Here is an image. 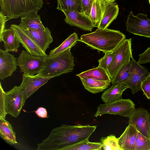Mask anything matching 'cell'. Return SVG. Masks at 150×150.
<instances>
[{"mask_svg": "<svg viewBox=\"0 0 150 150\" xmlns=\"http://www.w3.org/2000/svg\"><path fill=\"white\" fill-rule=\"evenodd\" d=\"M97 126L63 124L53 129L48 137L37 144V150H64L69 146L88 140Z\"/></svg>", "mask_w": 150, "mask_h": 150, "instance_id": "cell-1", "label": "cell"}, {"mask_svg": "<svg viewBox=\"0 0 150 150\" xmlns=\"http://www.w3.org/2000/svg\"><path fill=\"white\" fill-rule=\"evenodd\" d=\"M125 39V35L119 30L97 28L93 32L82 35L79 41L105 53L112 51Z\"/></svg>", "mask_w": 150, "mask_h": 150, "instance_id": "cell-2", "label": "cell"}, {"mask_svg": "<svg viewBox=\"0 0 150 150\" xmlns=\"http://www.w3.org/2000/svg\"><path fill=\"white\" fill-rule=\"evenodd\" d=\"M71 48L54 55L45 57L44 64L38 74L53 78L72 72L74 64Z\"/></svg>", "mask_w": 150, "mask_h": 150, "instance_id": "cell-3", "label": "cell"}, {"mask_svg": "<svg viewBox=\"0 0 150 150\" xmlns=\"http://www.w3.org/2000/svg\"><path fill=\"white\" fill-rule=\"evenodd\" d=\"M43 3L42 0H0V12L8 20L17 19L38 12Z\"/></svg>", "mask_w": 150, "mask_h": 150, "instance_id": "cell-4", "label": "cell"}, {"mask_svg": "<svg viewBox=\"0 0 150 150\" xmlns=\"http://www.w3.org/2000/svg\"><path fill=\"white\" fill-rule=\"evenodd\" d=\"M132 38L125 39L112 51V62L108 72L111 80L121 67L130 61L132 57Z\"/></svg>", "mask_w": 150, "mask_h": 150, "instance_id": "cell-5", "label": "cell"}, {"mask_svg": "<svg viewBox=\"0 0 150 150\" xmlns=\"http://www.w3.org/2000/svg\"><path fill=\"white\" fill-rule=\"evenodd\" d=\"M135 109V104L131 100L121 98L110 103L100 104L97 107L94 116L97 117L108 114L129 118Z\"/></svg>", "mask_w": 150, "mask_h": 150, "instance_id": "cell-6", "label": "cell"}, {"mask_svg": "<svg viewBox=\"0 0 150 150\" xmlns=\"http://www.w3.org/2000/svg\"><path fill=\"white\" fill-rule=\"evenodd\" d=\"M20 72L30 75L37 74L43 66L45 57L34 55L23 50L17 58Z\"/></svg>", "mask_w": 150, "mask_h": 150, "instance_id": "cell-7", "label": "cell"}, {"mask_svg": "<svg viewBox=\"0 0 150 150\" xmlns=\"http://www.w3.org/2000/svg\"><path fill=\"white\" fill-rule=\"evenodd\" d=\"M127 31L134 35L150 38V19L147 15L139 13L137 15L130 12L126 23Z\"/></svg>", "mask_w": 150, "mask_h": 150, "instance_id": "cell-8", "label": "cell"}, {"mask_svg": "<svg viewBox=\"0 0 150 150\" xmlns=\"http://www.w3.org/2000/svg\"><path fill=\"white\" fill-rule=\"evenodd\" d=\"M7 114L16 118L21 113L25 101L19 86H14L5 94Z\"/></svg>", "mask_w": 150, "mask_h": 150, "instance_id": "cell-9", "label": "cell"}, {"mask_svg": "<svg viewBox=\"0 0 150 150\" xmlns=\"http://www.w3.org/2000/svg\"><path fill=\"white\" fill-rule=\"evenodd\" d=\"M10 27L14 30L19 41L27 52L36 56L44 57L47 55L32 37L27 30L19 25L11 24Z\"/></svg>", "mask_w": 150, "mask_h": 150, "instance_id": "cell-10", "label": "cell"}, {"mask_svg": "<svg viewBox=\"0 0 150 150\" xmlns=\"http://www.w3.org/2000/svg\"><path fill=\"white\" fill-rule=\"evenodd\" d=\"M130 62L131 69L126 85L134 94L141 90L142 82L150 73L147 69L135 61L133 57Z\"/></svg>", "mask_w": 150, "mask_h": 150, "instance_id": "cell-11", "label": "cell"}, {"mask_svg": "<svg viewBox=\"0 0 150 150\" xmlns=\"http://www.w3.org/2000/svg\"><path fill=\"white\" fill-rule=\"evenodd\" d=\"M52 78V77H44L38 74L30 75L23 74L20 86L25 101Z\"/></svg>", "mask_w": 150, "mask_h": 150, "instance_id": "cell-12", "label": "cell"}, {"mask_svg": "<svg viewBox=\"0 0 150 150\" xmlns=\"http://www.w3.org/2000/svg\"><path fill=\"white\" fill-rule=\"evenodd\" d=\"M129 118V124L134 125L139 132L150 139V114L146 110L135 109Z\"/></svg>", "mask_w": 150, "mask_h": 150, "instance_id": "cell-13", "label": "cell"}, {"mask_svg": "<svg viewBox=\"0 0 150 150\" xmlns=\"http://www.w3.org/2000/svg\"><path fill=\"white\" fill-rule=\"evenodd\" d=\"M62 12L66 16L64 19L65 22L71 26L90 31L96 27L89 16L83 13L71 10H65Z\"/></svg>", "mask_w": 150, "mask_h": 150, "instance_id": "cell-14", "label": "cell"}, {"mask_svg": "<svg viewBox=\"0 0 150 150\" xmlns=\"http://www.w3.org/2000/svg\"><path fill=\"white\" fill-rule=\"evenodd\" d=\"M18 66L17 58L15 56L0 49V79L11 76Z\"/></svg>", "mask_w": 150, "mask_h": 150, "instance_id": "cell-15", "label": "cell"}, {"mask_svg": "<svg viewBox=\"0 0 150 150\" xmlns=\"http://www.w3.org/2000/svg\"><path fill=\"white\" fill-rule=\"evenodd\" d=\"M138 132L134 125L129 124L123 132L118 138L121 150H136Z\"/></svg>", "mask_w": 150, "mask_h": 150, "instance_id": "cell-16", "label": "cell"}, {"mask_svg": "<svg viewBox=\"0 0 150 150\" xmlns=\"http://www.w3.org/2000/svg\"><path fill=\"white\" fill-rule=\"evenodd\" d=\"M27 30L36 43L45 52L53 41L50 30L47 27L44 28Z\"/></svg>", "mask_w": 150, "mask_h": 150, "instance_id": "cell-17", "label": "cell"}, {"mask_svg": "<svg viewBox=\"0 0 150 150\" xmlns=\"http://www.w3.org/2000/svg\"><path fill=\"white\" fill-rule=\"evenodd\" d=\"M119 11V8L116 3L108 1L106 5L101 19L97 26V28L102 29L107 28L116 18Z\"/></svg>", "mask_w": 150, "mask_h": 150, "instance_id": "cell-18", "label": "cell"}, {"mask_svg": "<svg viewBox=\"0 0 150 150\" xmlns=\"http://www.w3.org/2000/svg\"><path fill=\"white\" fill-rule=\"evenodd\" d=\"M3 41L5 50L7 52H16L20 47L19 41L14 30L10 28H5L0 36V42Z\"/></svg>", "mask_w": 150, "mask_h": 150, "instance_id": "cell-19", "label": "cell"}, {"mask_svg": "<svg viewBox=\"0 0 150 150\" xmlns=\"http://www.w3.org/2000/svg\"><path fill=\"white\" fill-rule=\"evenodd\" d=\"M128 87L125 84H112L102 94L101 98L105 103L113 102L121 98L123 92Z\"/></svg>", "mask_w": 150, "mask_h": 150, "instance_id": "cell-20", "label": "cell"}, {"mask_svg": "<svg viewBox=\"0 0 150 150\" xmlns=\"http://www.w3.org/2000/svg\"><path fill=\"white\" fill-rule=\"evenodd\" d=\"M85 89L93 94L103 91L110 85V82L87 78H80Z\"/></svg>", "mask_w": 150, "mask_h": 150, "instance_id": "cell-21", "label": "cell"}, {"mask_svg": "<svg viewBox=\"0 0 150 150\" xmlns=\"http://www.w3.org/2000/svg\"><path fill=\"white\" fill-rule=\"evenodd\" d=\"M20 26L26 30L44 28L40 16L38 12H34L21 18Z\"/></svg>", "mask_w": 150, "mask_h": 150, "instance_id": "cell-22", "label": "cell"}, {"mask_svg": "<svg viewBox=\"0 0 150 150\" xmlns=\"http://www.w3.org/2000/svg\"><path fill=\"white\" fill-rule=\"evenodd\" d=\"M0 135L1 138L9 144L18 143L16 133L11 125L4 118H0Z\"/></svg>", "mask_w": 150, "mask_h": 150, "instance_id": "cell-23", "label": "cell"}, {"mask_svg": "<svg viewBox=\"0 0 150 150\" xmlns=\"http://www.w3.org/2000/svg\"><path fill=\"white\" fill-rule=\"evenodd\" d=\"M80 78H87L94 79L107 81L111 82V79L108 72L104 68L97 67L83 71L76 75Z\"/></svg>", "mask_w": 150, "mask_h": 150, "instance_id": "cell-24", "label": "cell"}, {"mask_svg": "<svg viewBox=\"0 0 150 150\" xmlns=\"http://www.w3.org/2000/svg\"><path fill=\"white\" fill-rule=\"evenodd\" d=\"M106 0H94L89 17L93 24L97 27L102 17L106 5Z\"/></svg>", "mask_w": 150, "mask_h": 150, "instance_id": "cell-25", "label": "cell"}, {"mask_svg": "<svg viewBox=\"0 0 150 150\" xmlns=\"http://www.w3.org/2000/svg\"><path fill=\"white\" fill-rule=\"evenodd\" d=\"M79 40L77 34L76 32L74 33L59 46L51 50L48 55H54L64 51L69 48H71L76 45L77 42L79 41Z\"/></svg>", "mask_w": 150, "mask_h": 150, "instance_id": "cell-26", "label": "cell"}, {"mask_svg": "<svg viewBox=\"0 0 150 150\" xmlns=\"http://www.w3.org/2000/svg\"><path fill=\"white\" fill-rule=\"evenodd\" d=\"M57 9L62 11L65 10H74L83 13L81 0H57Z\"/></svg>", "mask_w": 150, "mask_h": 150, "instance_id": "cell-27", "label": "cell"}, {"mask_svg": "<svg viewBox=\"0 0 150 150\" xmlns=\"http://www.w3.org/2000/svg\"><path fill=\"white\" fill-rule=\"evenodd\" d=\"M132 67L130 61L123 66L119 70L114 78L111 80L112 84H125L129 76Z\"/></svg>", "mask_w": 150, "mask_h": 150, "instance_id": "cell-28", "label": "cell"}, {"mask_svg": "<svg viewBox=\"0 0 150 150\" xmlns=\"http://www.w3.org/2000/svg\"><path fill=\"white\" fill-rule=\"evenodd\" d=\"M102 148V144L100 142H90L88 140H86L68 147L64 150H101Z\"/></svg>", "mask_w": 150, "mask_h": 150, "instance_id": "cell-29", "label": "cell"}, {"mask_svg": "<svg viewBox=\"0 0 150 150\" xmlns=\"http://www.w3.org/2000/svg\"><path fill=\"white\" fill-rule=\"evenodd\" d=\"M102 148L105 150H121L118 143V138L111 135L100 139Z\"/></svg>", "mask_w": 150, "mask_h": 150, "instance_id": "cell-30", "label": "cell"}, {"mask_svg": "<svg viewBox=\"0 0 150 150\" xmlns=\"http://www.w3.org/2000/svg\"><path fill=\"white\" fill-rule=\"evenodd\" d=\"M136 150H150V139L138 131L136 141Z\"/></svg>", "mask_w": 150, "mask_h": 150, "instance_id": "cell-31", "label": "cell"}, {"mask_svg": "<svg viewBox=\"0 0 150 150\" xmlns=\"http://www.w3.org/2000/svg\"><path fill=\"white\" fill-rule=\"evenodd\" d=\"M112 51L105 53L104 56L98 60V66L103 68L108 72L112 61Z\"/></svg>", "mask_w": 150, "mask_h": 150, "instance_id": "cell-32", "label": "cell"}, {"mask_svg": "<svg viewBox=\"0 0 150 150\" xmlns=\"http://www.w3.org/2000/svg\"><path fill=\"white\" fill-rule=\"evenodd\" d=\"M5 92L4 91L1 83H0V118H5L7 115L6 110L5 97Z\"/></svg>", "mask_w": 150, "mask_h": 150, "instance_id": "cell-33", "label": "cell"}, {"mask_svg": "<svg viewBox=\"0 0 150 150\" xmlns=\"http://www.w3.org/2000/svg\"><path fill=\"white\" fill-rule=\"evenodd\" d=\"M141 88L143 94L150 100V74L142 82Z\"/></svg>", "mask_w": 150, "mask_h": 150, "instance_id": "cell-34", "label": "cell"}, {"mask_svg": "<svg viewBox=\"0 0 150 150\" xmlns=\"http://www.w3.org/2000/svg\"><path fill=\"white\" fill-rule=\"evenodd\" d=\"M94 0H81L83 12L89 16Z\"/></svg>", "mask_w": 150, "mask_h": 150, "instance_id": "cell-35", "label": "cell"}, {"mask_svg": "<svg viewBox=\"0 0 150 150\" xmlns=\"http://www.w3.org/2000/svg\"><path fill=\"white\" fill-rule=\"evenodd\" d=\"M137 62L140 64H144L150 62V47H148L142 53L139 55Z\"/></svg>", "mask_w": 150, "mask_h": 150, "instance_id": "cell-36", "label": "cell"}, {"mask_svg": "<svg viewBox=\"0 0 150 150\" xmlns=\"http://www.w3.org/2000/svg\"><path fill=\"white\" fill-rule=\"evenodd\" d=\"M35 112L38 116L40 117L47 118L48 117L46 109L43 107L38 108Z\"/></svg>", "mask_w": 150, "mask_h": 150, "instance_id": "cell-37", "label": "cell"}, {"mask_svg": "<svg viewBox=\"0 0 150 150\" xmlns=\"http://www.w3.org/2000/svg\"><path fill=\"white\" fill-rule=\"evenodd\" d=\"M8 20L6 16L0 12V36L5 29L6 23Z\"/></svg>", "mask_w": 150, "mask_h": 150, "instance_id": "cell-38", "label": "cell"}, {"mask_svg": "<svg viewBox=\"0 0 150 150\" xmlns=\"http://www.w3.org/2000/svg\"><path fill=\"white\" fill-rule=\"evenodd\" d=\"M109 2H114L115 0H106Z\"/></svg>", "mask_w": 150, "mask_h": 150, "instance_id": "cell-39", "label": "cell"}, {"mask_svg": "<svg viewBox=\"0 0 150 150\" xmlns=\"http://www.w3.org/2000/svg\"><path fill=\"white\" fill-rule=\"evenodd\" d=\"M149 4H150V0H149Z\"/></svg>", "mask_w": 150, "mask_h": 150, "instance_id": "cell-40", "label": "cell"}]
</instances>
